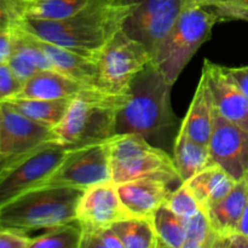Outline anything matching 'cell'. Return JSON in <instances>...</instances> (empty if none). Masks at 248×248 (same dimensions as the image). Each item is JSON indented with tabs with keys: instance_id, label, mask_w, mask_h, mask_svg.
Returning a JSON list of instances; mask_svg holds the SVG:
<instances>
[{
	"instance_id": "d6a6232c",
	"label": "cell",
	"mask_w": 248,
	"mask_h": 248,
	"mask_svg": "<svg viewBox=\"0 0 248 248\" xmlns=\"http://www.w3.org/2000/svg\"><path fill=\"white\" fill-rule=\"evenodd\" d=\"M31 237L27 232L0 228V248H31Z\"/></svg>"
},
{
	"instance_id": "5b68a950",
	"label": "cell",
	"mask_w": 248,
	"mask_h": 248,
	"mask_svg": "<svg viewBox=\"0 0 248 248\" xmlns=\"http://www.w3.org/2000/svg\"><path fill=\"white\" fill-rule=\"evenodd\" d=\"M111 181L115 184L142 178L182 184L173 157L138 135H116L109 140Z\"/></svg>"
},
{
	"instance_id": "8fae6325",
	"label": "cell",
	"mask_w": 248,
	"mask_h": 248,
	"mask_svg": "<svg viewBox=\"0 0 248 248\" xmlns=\"http://www.w3.org/2000/svg\"><path fill=\"white\" fill-rule=\"evenodd\" d=\"M211 164L218 165L236 182L245 178L248 157V132L213 110V126L208 142Z\"/></svg>"
},
{
	"instance_id": "f1b7e54d",
	"label": "cell",
	"mask_w": 248,
	"mask_h": 248,
	"mask_svg": "<svg viewBox=\"0 0 248 248\" xmlns=\"http://www.w3.org/2000/svg\"><path fill=\"white\" fill-rule=\"evenodd\" d=\"M186 7H208L217 12L219 19L248 22V0H184Z\"/></svg>"
},
{
	"instance_id": "d6986e66",
	"label": "cell",
	"mask_w": 248,
	"mask_h": 248,
	"mask_svg": "<svg viewBox=\"0 0 248 248\" xmlns=\"http://www.w3.org/2000/svg\"><path fill=\"white\" fill-rule=\"evenodd\" d=\"M248 201V186L245 179L237 182L222 200L203 210L217 237L237 232Z\"/></svg>"
},
{
	"instance_id": "ba28073f",
	"label": "cell",
	"mask_w": 248,
	"mask_h": 248,
	"mask_svg": "<svg viewBox=\"0 0 248 248\" xmlns=\"http://www.w3.org/2000/svg\"><path fill=\"white\" fill-rule=\"evenodd\" d=\"M150 62L153 60L147 47L120 29L96 58L99 89L108 93L126 94L136 75Z\"/></svg>"
},
{
	"instance_id": "b9f144b4",
	"label": "cell",
	"mask_w": 248,
	"mask_h": 248,
	"mask_svg": "<svg viewBox=\"0 0 248 248\" xmlns=\"http://www.w3.org/2000/svg\"><path fill=\"white\" fill-rule=\"evenodd\" d=\"M21 1H29V0H21Z\"/></svg>"
},
{
	"instance_id": "603a6c76",
	"label": "cell",
	"mask_w": 248,
	"mask_h": 248,
	"mask_svg": "<svg viewBox=\"0 0 248 248\" xmlns=\"http://www.w3.org/2000/svg\"><path fill=\"white\" fill-rule=\"evenodd\" d=\"M173 161L182 182H186L212 165L208 145L201 144L189 137L181 126L173 143Z\"/></svg>"
},
{
	"instance_id": "8992f818",
	"label": "cell",
	"mask_w": 248,
	"mask_h": 248,
	"mask_svg": "<svg viewBox=\"0 0 248 248\" xmlns=\"http://www.w3.org/2000/svg\"><path fill=\"white\" fill-rule=\"evenodd\" d=\"M218 22L220 19L215 10L184 7L153 61L172 85L177 81L196 51L211 38L213 27Z\"/></svg>"
},
{
	"instance_id": "7402d4cb",
	"label": "cell",
	"mask_w": 248,
	"mask_h": 248,
	"mask_svg": "<svg viewBox=\"0 0 248 248\" xmlns=\"http://www.w3.org/2000/svg\"><path fill=\"white\" fill-rule=\"evenodd\" d=\"M12 17L23 16L39 19H61L77 14L96 0H5Z\"/></svg>"
},
{
	"instance_id": "277c9868",
	"label": "cell",
	"mask_w": 248,
	"mask_h": 248,
	"mask_svg": "<svg viewBox=\"0 0 248 248\" xmlns=\"http://www.w3.org/2000/svg\"><path fill=\"white\" fill-rule=\"evenodd\" d=\"M127 99L128 93L113 94L99 89L77 97L62 121L53 127L55 142L81 147L110 140L115 136L116 115Z\"/></svg>"
},
{
	"instance_id": "1f68e13d",
	"label": "cell",
	"mask_w": 248,
	"mask_h": 248,
	"mask_svg": "<svg viewBox=\"0 0 248 248\" xmlns=\"http://www.w3.org/2000/svg\"><path fill=\"white\" fill-rule=\"evenodd\" d=\"M22 86L23 81L15 75L7 63L0 65V103L16 98Z\"/></svg>"
},
{
	"instance_id": "44dd1931",
	"label": "cell",
	"mask_w": 248,
	"mask_h": 248,
	"mask_svg": "<svg viewBox=\"0 0 248 248\" xmlns=\"http://www.w3.org/2000/svg\"><path fill=\"white\" fill-rule=\"evenodd\" d=\"M183 183L193 191L202 210H206L228 195L237 182L220 166L211 165Z\"/></svg>"
},
{
	"instance_id": "9a60e30c",
	"label": "cell",
	"mask_w": 248,
	"mask_h": 248,
	"mask_svg": "<svg viewBox=\"0 0 248 248\" xmlns=\"http://www.w3.org/2000/svg\"><path fill=\"white\" fill-rule=\"evenodd\" d=\"M170 186L164 179L142 178L116 184V189L123 205L133 217L153 220L173 191Z\"/></svg>"
},
{
	"instance_id": "7a4b0ae2",
	"label": "cell",
	"mask_w": 248,
	"mask_h": 248,
	"mask_svg": "<svg viewBox=\"0 0 248 248\" xmlns=\"http://www.w3.org/2000/svg\"><path fill=\"white\" fill-rule=\"evenodd\" d=\"M173 85L153 62L132 80L128 99L116 115V135H138L161 148L174 128L181 126L171 104Z\"/></svg>"
},
{
	"instance_id": "ac0fdd59",
	"label": "cell",
	"mask_w": 248,
	"mask_h": 248,
	"mask_svg": "<svg viewBox=\"0 0 248 248\" xmlns=\"http://www.w3.org/2000/svg\"><path fill=\"white\" fill-rule=\"evenodd\" d=\"M33 38L36 45L41 48V51L45 53L47 60L51 62L53 69L81 82V84L99 89L98 68H97L96 61L73 52L64 47H61L52 43L40 40L35 36Z\"/></svg>"
},
{
	"instance_id": "30bf717a",
	"label": "cell",
	"mask_w": 248,
	"mask_h": 248,
	"mask_svg": "<svg viewBox=\"0 0 248 248\" xmlns=\"http://www.w3.org/2000/svg\"><path fill=\"white\" fill-rule=\"evenodd\" d=\"M110 181V145L109 140H107L70 148L64 161L44 186H70L86 190Z\"/></svg>"
},
{
	"instance_id": "6da1fadb",
	"label": "cell",
	"mask_w": 248,
	"mask_h": 248,
	"mask_svg": "<svg viewBox=\"0 0 248 248\" xmlns=\"http://www.w3.org/2000/svg\"><path fill=\"white\" fill-rule=\"evenodd\" d=\"M128 12L130 5L123 0H96L65 18L15 16L12 23L40 40L96 61L106 44L120 31Z\"/></svg>"
},
{
	"instance_id": "74e56055",
	"label": "cell",
	"mask_w": 248,
	"mask_h": 248,
	"mask_svg": "<svg viewBox=\"0 0 248 248\" xmlns=\"http://www.w3.org/2000/svg\"><path fill=\"white\" fill-rule=\"evenodd\" d=\"M237 232H242V234H245L246 236H248V201H247L246 207H245L244 215H242L241 220H240V224H239V228H237Z\"/></svg>"
},
{
	"instance_id": "e575fe53",
	"label": "cell",
	"mask_w": 248,
	"mask_h": 248,
	"mask_svg": "<svg viewBox=\"0 0 248 248\" xmlns=\"http://www.w3.org/2000/svg\"><path fill=\"white\" fill-rule=\"evenodd\" d=\"M213 248H248V236L240 232L217 237Z\"/></svg>"
},
{
	"instance_id": "f546056e",
	"label": "cell",
	"mask_w": 248,
	"mask_h": 248,
	"mask_svg": "<svg viewBox=\"0 0 248 248\" xmlns=\"http://www.w3.org/2000/svg\"><path fill=\"white\" fill-rule=\"evenodd\" d=\"M165 206L183 219L191 217L202 210L198 199L186 183L179 184L178 188L172 191L165 202Z\"/></svg>"
},
{
	"instance_id": "4fadbf2b",
	"label": "cell",
	"mask_w": 248,
	"mask_h": 248,
	"mask_svg": "<svg viewBox=\"0 0 248 248\" xmlns=\"http://www.w3.org/2000/svg\"><path fill=\"white\" fill-rule=\"evenodd\" d=\"M0 154L16 156L47 142H55L53 128L22 114L9 102L0 103Z\"/></svg>"
},
{
	"instance_id": "e0dca14e",
	"label": "cell",
	"mask_w": 248,
	"mask_h": 248,
	"mask_svg": "<svg viewBox=\"0 0 248 248\" xmlns=\"http://www.w3.org/2000/svg\"><path fill=\"white\" fill-rule=\"evenodd\" d=\"M213 96L210 85V78L205 68L201 72L196 91L193 101L188 109L186 118L181 124V128L186 135L201 144L208 145L213 126Z\"/></svg>"
},
{
	"instance_id": "8d00e7d4",
	"label": "cell",
	"mask_w": 248,
	"mask_h": 248,
	"mask_svg": "<svg viewBox=\"0 0 248 248\" xmlns=\"http://www.w3.org/2000/svg\"><path fill=\"white\" fill-rule=\"evenodd\" d=\"M12 23V14L5 0H0V29Z\"/></svg>"
},
{
	"instance_id": "d590c367",
	"label": "cell",
	"mask_w": 248,
	"mask_h": 248,
	"mask_svg": "<svg viewBox=\"0 0 248 248\" xmlns=\"http://www.w3.org/2000/svg\"><path fill=\"white\" fill-rule=\"evenodd\" d=\"M228 72L230 73V75L234 78L235 81L239 84V86L241 87L242 91H244L245 93H246V96L248 97V65L237 68H228Z\"/></svg>"
},
{
	"instance_id": "484cf974",
	"label": "cell",
	"mask_w": 248,
	"mask_h": 248,
	"mask_svg": "<svg viewBox=\"0 0 248 248\" xmlns=\"http://www.w3.org/2000/svg\"><path fill=\"white\" fill-rule=\"evenodd\" d=\"M157 248H184L186 244V224L184 219L172 212L166 206H161L153 218Z\"/></svg>"
},
{
	"instance_id": "7c38bea8",
	"label": "cell",
	"mask_w": 248,
	"mask_h": 248,
	"mask_svg": "<svg viewBox=\"0 0 248 248\" xmlns=\"http://www.w3.org/2000/svg\"><path fill=\"white\" fill-rule=\"evenodd\" d=\"M136 218L128 212L119 198L113 181L86 189L77 207V223L82 232L111 227L120 220Z\"/></svg>"
},
{
	"instance_id": "f35d334b",
	"label": "cell",
	"mask_w": 248,
	"mask_h": 248,
	"mask_svg": "<svg viewBox=\"0 0 248 248\" xmlns=\"http://www.w3.org/2000/svg\"><path fill=\"white\" fill-rule=\"evenodd\" d=\"M10 160H11V156H4V155L0 154V177H1V174L4 173V171L6 170Z\"/></svg>"
},
{
	"instance_id": "ab89813d",
	"label": "cell",
	"mask_w": 248,
	"mask_h": 248,
	"mask_svg": "<svg viewBox=\"0 0 248 248\" xmlns=\"http://www.w3.org/2000/svg\"><path fill=\"white\" fill-rule=\"evenodd\" d=\"M244 179L248 186V157H247V161H246V169H245V178Z\"/></svg>"
},
{
	"instance_id": "4dcf8cb0",
	"label": "cell",
	"mask_w": 248,
	"mask_h": 248,
	"mask_svg": "<svg viewBox=\"0 0 248 248\" xmlns=\"http://www.w3.org/2000/svg\"><path fill=\"white\" fill-rule=\"evenodd\" d=\"M80 248H124L123 242L111 227L82 232Z\"/></svg>"
},
{
	"instance_id": "cb8c5ba5",
	"label": "cell",
	"mask_w": 248,
	"mask_h": 248,
	"mask_svg": "<svg viewBox=\"0 0 248 248\" xmlns=\"http://www.w3.org/2000/svg\"><path fill=\"white\" fill-rule=\"evenodd\" d=\"M73 99H36V98H12L9 102L12 107L48 127H56L62 121Z\"/></svg>"
},
{
	"instance_id": "9c48e42d",
	"label": "cell",
	"mask_w": 248,
	"mask_h": 248,
	"mask_svg": "<svg viewBox=\"0 0 248 248\" xmlns=\"http://www.w3.org/2000/svg\"><path fill=\"white\" fill-rule=\"evenodd\" d=\"M130 12L123 29L128 36L147 47L154 61L160 46L172 31L186 7L184 0H123Z\"/></svg>"
},
{
	"instance_id": "ffe728a7",
	"label": "cell",
	"mask_w": 248,
	"mask_h": 248,
	"mask_svg": "<svg viewBox=\"0 0 248 248\" xmlns=\"http://www.w3.org/2000/svg\"><path fill=\"white\" fill-rule=\"evenodd\" d=\"M14 47L7 64L21 81H26L40 70L53 69L52 64L31 34L21 31L12 23Z\"/></svg>"
},
{
	"instance_id": "3957f363",
	"label": "cell",
	"mask_w": 248,
	"mask_h": 248,
	"mask_svg": "<svg viewBox=\"0 0 248 248\" xmlns=\"http://www.w3.org/2000/svg\"><path fill=\"white\" fill-rule=\"evenodd\" d=\"M82 193L84 190L70 186L31 189L0 207V225L28 234L75 222Z\"/></svg>"
},
{
	"instance_id": "2e32d148",
	"label": "cell",
	"mask_w": 248,
	"mask_h": 248,
	"mask_svg": "<svg viewBox=\"0 0 248 248\" xmlns=\"http://www.w3.org/2000/svg\"><path fill=\"white\" fill-rule=\"evenodd\" d=\"M96 87L81 84L55 69L40 70L23 82L16 98L74 99Z\"/></svg>"
},
{
	"instance_id": "4316f807",
	"label": "cell",
	"mask_w": 248,
	"mask_h": 248,
	"mask_svg": "<svg viewBox=\"0 0 248 248\" xmlns=\"http://www.w3.org/2000/svg\"><path fill=\"white\" fill-rule=\"evenodd\" d=\"M81 229L75 222L46 229L44 234L31 237V248H80Z\"/></svg>"
},
{
	"instance_id": "d4e9b609",
	"label": "cell",
	"mask_w": 248,
	"mask_h": 248,
	"mask_svg": "<svg viewBox=\"0 0 248 248\" xmlns=\"http://www.w3.org/2000/svg\"><path fill=\"white\" fill-rule=\"evenodd\" d=\"M124 248H157V237L153 220L130 218L111 225Z\"/></svg>"
},
{
	"instance_id": "7bdbcfd3",
	"label": "cell",
	"mask_w": 248,
	"mask_h": 248,
	"mask_svg": "<svg viewBox=\"0 0 248 248\" xmlns=\"http://www.w3.org/2000/svg\"><path fill=\"white\" fill-rule=\"evenodd\" d=\"M0 228H1V225H0Z\"/></svg>"
},
{
	"instance_id": "5bb4252c",
	"label": "cell",
	"mask_w": 248,
	"mask_h": 248,
	"mask_svg": "<svg viewBox=\"0 0 248 248\" xmlns=\"http://www.w3.org/2000/svg\"><path fill=\"white\" fill-rule=\"evenodd\" d=\"M203 68L210 78L215 109L230 123L248 132V97L227 67L205 60Z\"/></svg>"
},
{
	"instance_id": "836d02e7",
	"label": "cell",
	"mask_w": 248,
	"mask_h": 248,
	"mask_svg": "<svg viewBox=\"0 0 248 248\" xmlns=\"http://www.w3.org/2000/svg\"><path fill=\"white\" fill-rule=\"evenodd\" d=\"M14 47V29L12 23L0 29V65L9 62Z\"/></svg>"
},
{
	"instance_id": "52a82bcc",
	"label": "cell",
	"mask_w": 248,
	"mask_h": 248,
	"mask_svg": "<svg viewBox=\"0 0 248 248\" xmlns=\"http://www.w3.org/2000/svg\"><path fill=\"white\" fill-rule=\"evenodd\" d=\"M70 148L47 142L31 152L11 156L0 177V207L31 189L43 186L64 161Z\"/></svg>"
},
{
	"instance_id": "83f0119b",
	"label": "cell",
	"mask_w": 248,
	"mask_h": 248,
	"mask_svg": "<svg viewBox=\"0 0 248 248\" xmlns=\"http://www.w3.org/2000/svg\"><path fill=\"white\" fill-rule=\"evenodd\" d=\"M186 244L184 248H213L217 235L213 232L207 215L203 210L184 219Z\"/></svg>"
},
{
	"instance_id": "60d3db41",
	"label": "cell",
	"mask_w": 248,
	"mask_h": 248,
	"mask_svg": "<svg viewBox=\"0 0 248 248\" xmlns=\"http://www.w3.org/2000/svg\"><path fill=\"white\" fill-rule=\"evenodd\" d=\"M0 138H1V121H0Z\"/></svg>"
}]
</instances>
